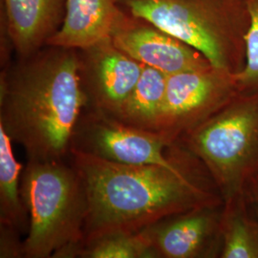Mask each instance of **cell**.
Listing matches in <instances>:
<instances>
[{
	"label": "cell",
	"instance_id": "277c9868",
	"mask_svg": "<svg viewBox=\"0 0 258 258\" xmlns=\"http://www.w3.org/2000/svg\"><path fill=\"white\" fill-rule=\"evenodd\" d=\"M20 188L29 217L24 258H57L83 242L86 196L70 160L27 161Z\"/></svg>",
	"mask_w": 258,
	"mask_h": 258
},
{
	"label": "cell",
	"instance_id": "5b68a950",
	"mask_svg": "<svg viewBox=\"0 0 258 258\" xmlns=\"http://www.w3.org/2000/svg\"><path fill=\"white\" fill-rule=\"evenodd\" d=\"M176 143L203 163L224 201L244 194L258 171V91H239Z\"/></svg>",
	"mask_w": 258,
	"mask_h": 258
},
{
	"label": "cell",
	"instance_id": "8992f818",
	"mask_svg": "<svg viewBox=\"0 0 258 258\" xmlns=\"http://www.w3.org/2000/svg\"><path fill=\"white\" fill-rule=\"evenodd\" d=\"M239 91L235 74L212 65L168 75L155 132L172 145L209 120Z\"/></svg>",
	"mask_w": 258,
	"mask_h": 258
},
{
	"label": "cell",
	"instance_id": "ba28073f",
	"mask_svg": "<svg viewBox=\"0 0 258 258\" xmlns=\"http://www.w3.org/2000/svg\"><path fill=\"white\" fill-rule=\"evenodd\" d=\"M224 203L176 213L140 232L157 258H220Z\"/></svg>",
	"mask_w": 258,
	"mask_h": 258
},
{
	"label": "cell",
	"instance_id": "9a60e30c",
	"mask_svg": "<svg viewBox=\"0 0 258 258\" xmlns=\"http://www.w3.org/2000/svg\"><path fill=\"white\" fill-rule=\"evenodd\" d=\"M13 141L0 125V226L27 233L29 217L21 196L23 166L16 159Z\"/></svg>",
	"mask_w": 258,
	"mask_h": 258
},
{
	"label": "cell",
	"instance_id": "6da1fadb",
	"mask_svg": "<svg viewBox=\"0 0 258 258\" xmlns=\"http://www.w3.org/2000/svg\"><path fill=\"white\" fill-rule=\"evenodd\" d=\"M175 144L171 166L123 165L71 151L69 160L86 196L83 240L110 232H138L176 213L224 203L203 163Z\"/></svg>",
	"mask_w": 258,
	"mask_h": 258
},
{
	"label": "cell",
	"instance_id": "7a4b0ae2",
	"mask_svg": "<svg viewBox=\"0 0 258 258\" xmlns=\"http://www.w3.org/2000/svg\"><path fill=\"white\" fill-rule=\"evenodd\" d=\"M46 46L1 73L0 125L27 161L69 160L87 106L78 50Z\"/></svg>",
	"mask_w": 258,
	"mask_h": 258
},
{
	"label": "cell",
	"instance_id": "9c48e42d",
	"mask_svg": "<svg viewBox=\"0 0 258 258\" xmlns=\"http://www.w3.org/2000/svg\"><path fill=\"white\" fill-rule=\"evenodd\" d=\"M85 109L113 116L138 83L144 64L106 39L78 50Z\"/></svg>",
	"mask_w": 258,
	"mask_h": 258
},
{
	"label": "cell",
	"instance_id": "4fadbf2b",
	"mask_svg": "<svg viewBox=\"0 0 258 258\" xmlns=\"http://www.w3.org/2000/svg\"><path fill=\"white\" fill-rule=\"evenodd\" d=\"M166 80L167 75L144 65L134 89L111 117L129 125L155 132L165 100Z\"/></svg>",
	"mask_w": 258,
	"mask_h": 258
},
{
	"label": "cell",
	"instance_id": "d6986e66",
	"mask_svg": "<svg viewBox=\"0 0 258 258\" xmlns=\"http://www.w3.org/2000/svg\"><path fill=\"white\" fill-rule=\"evenodd\" d=\"M249 209L258 221V171L251 177L244 190Z\"/></svg>",
	"mask_w": 258,
	"mask_h": 258
},
{
	"label": "cell",
	"instance_id": "30bf717a",
	"mask_svg": "<svg viewBox=\"0 0 258 258\" xmlns=\"http://www.w3.org/2000/svg\"><path fill=\"white\" fill-rule=\"evenodd\" d=\"M111 39L122 52L140 63L167 76L212 65L198 50L152 24H133L127 19Z\"/></svg>",
	"mask_w": 258,
	"mask_h": 258
},
{
	"label": "cell",
	"instance_id": "e0dca14e",
	"mask_svg": "<svg viewBox=\"0 0 258 258\" xmlns=\"http://www.w3.org/2000/svg\"><path fill=\"white\" fill-rule=\"evenodd\" d=\"M249 28L246 37V62L236 76L240 91H258V0H246Z\"/></svg>",
	"mask_w": 258,
	"mask_h": 258
},
{
	"label": "cell",
	"instance_id": "3957f363",
	"mask_svg": "<svg viewBox=\"0 0 258 258\" xmlns=\"http://www.w3.org/2000/svg\"><path fill=\"white\" fill-rule=\"evenodd\" d=\"M135 19L202 53L214 67L238 74L246 62V0H125Z\"/></svg>",
	"mask_w": 258,
	"mask_h": 258
},
{
	"label": "cell",
	"instance_id": "52a82bcc",
	"mask_svg": "<svg viewBox=\"0 0 258 258\" xmlns=\"http://www.w3.org/2000/svg\"><path fill=\"white\" fill-rule=\"evenodd\" d=\"M72 150L123 165L171 166L177 155L175 143L169 145L159 133L90 109L77 124Z\"/></svg>",
	"mask_w": 258,
	"mask_h": 258
},
{
	"label": "cell",
	"instance_id": "8fae6325",
	"mask_svg": "<svg viewBox=\"0 0 258 258\" xmlns=\"http://www.w3.org/2000/svg\"><path fill=\"white\" fill-rule=\"evenodd\" d=\"M61 26L46 45L83 50L109 39L127 18L116 0H65Z\"/></svg>",
	"mask_w": 258,
	"mask_h": 258
},
{
	"label": "cell",
	"instance_id": "ac0fdd59",
	"mask_svg": "<svg viewBox=\"0 0 258 258\" xmlns=\"http://www.w3.org/2000/svg\"><path fill=\"white\" fill-rule=\"evenodd\" d=\"M19 231L0 226V257H24V240Z\"/></svg>",
	"mask_w": 258,
	"mask_h": 258
},
{
	"label": "cell",
	"instance_id": "5bb4252c",
	"mask_svg": "<svg viewBox=\"0 0 258 258\" xmlns=\"http://www.w3.org/2000/svg\"><path fill=\"white\" fill-rule=\"evenodd\" d=\"M220 258H258V221L245 194L224 201Z\"/></svg>",
	"mask_w": 258,
	"mask_h": 258
},
{
	"label": "cell",
	"instance_id": "7c38bea8",
	"mask_svg": "<svg viewBox=\"0 0 258 258\" xmlns=\"http://www.w3.org/2000/svg\"><path fill=\"white\" fill-rule=\"evenodd\" d=\"M6 34L19 58L36 54L57 31L62 0H4Z\"/></svg>",
	"mask_w": 258,
	"mask_h": 258
},
{
	"label": "cell",
	"instance_id": "2e32d148",
	"mask_svg": "<svg viewBox=\"0 0 258 258\" xmlns=\"http://www.w3.org/2000/svg\"><path fill=\"white\" fill-rule=\"evenodd\" d=\"M58 258H157L145 236L138 232H110L83 240Z\"/></svg>",
	"mask_w": 258,
	"mask_h": 258
}]
</instances>
